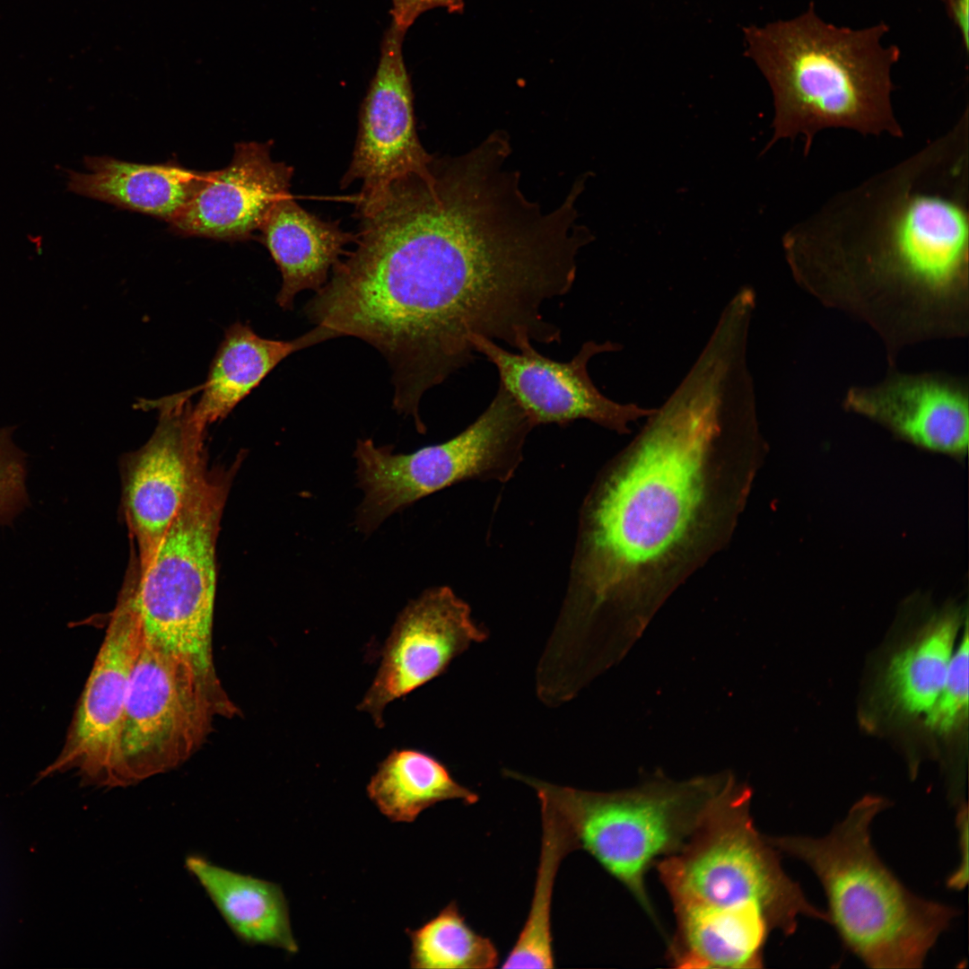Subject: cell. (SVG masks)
Here are the masks:
<instances>
[{"label":"cell","instance_id":"1","mask_svg":"<svg viewBox=\"0 0 969 969\" xmlns=\"http://www.w3.org/2000/svg\"><path fill=\"white\" fill-rule=\"evenodd\" d=\"M429 168L359 215L355 249L305 307L332 337L386 357L394 407L416 425L423 394L474 360L475 336L515 349L558 343L542 310L577 274L565 216L526 196L502 146L483 140Z\"/></svg>","mask_w":969,"mask_h":969},{"label":"cell","instance_id":"2","mask_svg":"<svg viewBox=\"0 0 969 969\" xmlns=\"http://www.w3.org/2000/svg\"><path fill=\"white\" fill-rule=\"evenodd\" d=\"M765 453L749 370L702 352L590 487L559 631L579 644L630 649L729 542Z\"/></svg>","mask_w":969,"mask_h":969},{"label":"cell","instance_id":"3","mask_svg":"<svg viewBox=\"0 0 969 969\" xmlns=\"http://www.w3.org/2000/svg\"><path fill=\"white\" fill-rule=\"evenodd\" d=\"M944 134L825 203L782 239L797 281L892 346L967 329L968 109Z\"/></svg>","mask_w":969,"mask_h":969},{"label":"cell","instance_id":"4","mask_svg":"<svg viewBox=\"0 0 969 969\" xmlns=\"http://www.w3.org/2000/svg\"><path fill=\"white\" fill-rule=\"evenodd\" d=\"M751 796L731 774L685 846L656 864L674 908L677 967L759 968L772 931L794 933L799 916L829 923L756 830Z\"/></svg>","mask_w":969,"mask_h":969},{"label":"cell","instance_id":"5","mask_svg":"<svg viewBox=\"0 0 969 969\" xmlns=\"http://www.w3.org/2000/svg\"><path fill=\"white\" fill-rule=\"evenodd\" d=\"M888 31L884 22L862 29L827 22L813 2L792 19L746 28L747 56L773 97L766 149L801 137L807 153L816 135L830 128L902 137L892 103V70L901 50L883 44Z\"/></svg>","mask_w":969,"mask_h":969},{"label":"cell","instance_id":"6","mask_svg":"<svg viewBox=\"0 0 969 969\" xmlns=\"http://www.w3.org/2000/svg\"><path fill=\"white\" fill-rule=\"evenodd\" d=\"M889 805L868 795L824 837L765 838L814 871L825 893L829 923L867 966L920 968L958 911L912 893L878 857L870 826Z\"/></svg>","mask_w":969,"mask_h":969},{"label":"cell","instance_id":"7","mask_svg":"<svg viewBox=\"0 0 969 969\" xmlns=\"http://www.w3.org/2000/svg\"><path fill=\"white\" fill-rule=\"evenodd\" d=\"M730 774L674 781L659 773L633 788L609 792L533 777L527 783L554 802L578 849L588 851L654 915L645 888L648 870L660 857L685 846Z\"/></svg>","mask_w":969,"mask_h":969},{"label":"cell","instance_id":"8","mask_svg":"<svg viewBox=\"0 0 969 969\" xmlns=\"http://www.w3.org/2000/svg\"><path fill=\"white\" fill-rule=\"evenodd\" d=\"M231 474L206 473L141 571L133 598L144 641L188 663L219 698L229 696L213 658L216 541Z\"/></svg>","mask_w":969,"mask_h":969},{"label":"cell","instance_id":"9","mask_svg":"<svg viewBox=\"0 0 969 969\" xmlns=\"http://www.w3.org/2000/svg\"><path fill=\"white\" fill-rule=\"evenodd\" d=\"M534 424L501 385L487 408L452 439L409 454L359 440L354 453L364 493L355 526L373 532L387 518L419 499L469 479L508 481L523 459Z\"/></svg>","mask_w":969,"mask_h":969},{"label":"cell","instance_id":"10","mask_svg":"<svg viewBox=\"0 0 969 969\" xmlns=\"http://www.w3.org/2000/svg\"><path fill=\"white\" fill-rule=\"evenodd\" d=\"M237 713V706L217 698L188 663L143 638L127 688L117 787L180 766L207 739L214 717Z\"/></svg>","mask_w":969,"mask_h":969},{"label":"cell","instance_id":"11","mask_svg":"<svg viewBox=\"0 0 969 969\" xmlns=\"http://www.w3.org/2000/svg\"><path fill=\"white\" fill-rule=\"evenodd\" d=\"M187 391L142 407L160 411L150 439L130 454L123 469L122 504L137 548L136 567L143 570L187 500L207 473L204 456L205 429L193 417Z\"/></svg>","mask_w":969,"mask_h":969},{"label":"cell","instance_id":"12","mask_svg":"<svg viewBox=\"0 0 969 969\" xmlns=\"http://www.w3.org/2000/svg\"><path fill=\"white\" fill-rule=\"evenodd\" d=\"M130 570L118 596L57 758L39 774L74 772L85 785L117 787L120 732L143 633Z\"/></svg>","mask_w":969,"mask_h":969},{"label":"cell","instance_id":"13","mask_svg":"<svg viewBox=\"0 0 969 969\" xmlns=\"http://www.w3.org/2000/svg\"><path fill=\"white\" fill-rule=\"evenodd\" d=\"M407 31L390 22L380 43L375 74L359 113L358 134L342 188L362 181L358 215L373 209L397 180L428 170L433 155L415 128L413 91L403 57Z\"/></svg>","mask_w":969,"mask_h":969},{"label":"cell","instance_id":"14","mask_svg":"<svg viewBox=\"0 0 969 969\" xmlns=\"http://www.w3.org/2000/svg\"><path fill=\"white\" fill-rule=\"evenodd\" d=\"M476 353L493 363L502 386L521 407L534 426L567 425L586 419L618 434L630 433L629 423L650 416L655 408L633 403L621 404L605 397L594 385L588 371L597 354L618 352L616 342H585L569 362L552 360L538 353L531 341L511 353L493 340L475 336Z\"/></svg>","mask_w":969,"mask_h":969},{"label":"cell","instance_id":"15","mask_svg":"<svg viewBox=\"0 0 969 969\" xmlns=\"http://www.w3.org/2000/svg\"><path fill=\"white\" fill-rule=\"evenodd\" d=\"M487 638V630L473 620L467 603L451 589H426L398 615L358 709L383 727L382 713L388 703L439 677L456 657Z\"/></svg>","mask_w":969,"mask_h":969},{"label":"cell","instance_id":"16","mask_svg":"<svg viewBox=\"0 0 969 969\" xmlns=\"http://www.w3.org/2000/svg\"><path fill=\"white\" fill-rule=\"evenodd\" d=\"M270 143H239L232 159L210 177L169 223L179 234L239 240L259 230L274 205L290 195L293 168L275 162Z\"/></svg>","mask_w":969,"mask_h":969},{"label":"cell","instance_id":"17","mask_svg":"<svg viewBox=\"0 0 969 969\" xmlns=\"http://www.w3.org/2000/svg\"><path fill=\"white\" fill-rule=\"evenodd\" d=\"M845 405L913 445L951 456L967 452L968 395L959 381L895 373L875 386L851 388Z\"/></svg>","mask_w":969,"mask_h":969},{"label":"cell","instance_id":"18","mask_svg":"<svg viewBox=\"0 0 969 969\" xmlns=\"http://www.w3.org/2000/svg\"><path fill=\"white\" fill-rule=\"evenodd\" d=\"M89 172L67 171L69 191L170 223L205 185L211 171L178 163L142 164L87 156Z\"/></svg>","mask_w":969,"mask_h":969},{"label":"cell","instance_id":"19","mask_svg":"<svg viewBox=\"0 0 969 969\" xmlns=\"http://www.w3.org/2000/svg\"><path fill=\"white\" fill-rule=\"evenodd\" d=\"M259 231L282 275L276 301L284 310L292 308L300 292L319 290L344 254V247L355 241V236L338 223L306 211L291 194L274 205Z\"/></svg>","mask_w":969,"mask_h":969},{"label":"cell","instance_id":"20","mask_svg":"<svg viewBox=\"0 0 969 969\" xmlns=\"http://www.w3.org/2000/svg\"><path fill=\"white\" fill-rule=\"evenodd\" d=\"M332 338L323 327L292 340L264 338L246 324L237 322L226 331L210 365L205 381L191 389L201 391L192 406L196 423L206 427L225 418L267 374L291 354Z\"/></svg>","mask_w":969,"mask_h":969},{"label":"cell","instance_id":"21","mask_svg":"<svg viewBox=\"0 0 969 969\" xmlns=\"http://www.w3.org/2000/svg\"><path fill=\"white\" fill-rule=\"evenodd\" d=\"M185 867L240 940L291 954L298 952L288 904L279 885L228 869L198 855L188 856Z\"/></svg>","mask_w":969,"mask_h":969},{"label":"cell","instance_id":"22","mask_svg":"<svg viewBox=\"0 0 969 969\" xmlns=\"http://www.w3.org/2000/svg\"><path fill=\"white\" fill-rule=\"evenodd\" d=\"M366 790L380 812L392 822L411 823L444 800L473 805L479 799L440 760L412 748L393 749L379 764Z\"/></svg>","mask_w":969,"mask_h":969},{"label":"cell","instance_id":"23","mask_svg":"<svg viewBox=\"0 0 969 969\" xmlns=\"http://www.w3.org/2000/svg\"><path fill=\"white\" fill-rule=\"evenodd\" d=\"M542 816V840L530 910L502 968H554L551 904L562 860L578 849L574 837L554 804L537 794Z\"/></svg>","mask_w":969,"mask_h":969},{"label":"cell","instance_id":"24","mask_svg":"<svg viewBox=\"0 0 969 969\" xmlns=\"http://www.w3.org/2000/svg\"><path fill=\"white\" fill-rule=\"evenodd\" d=\"M958 610L945 612L891 661L886 685L897 705L918 714L929 711L944 685L954 641L961 624Z\"/></svg>","mask_w":969,"mask_h":969},{"label":"cell","instance_id":"25","mask_svg":"<svg viewBox=\"0 0 969 969\" xmlns=\"http://www.w3.org/2000/svg\"><path fill=\"white\" fill-rule=\"evenodd\" d=\"M406 932L411 968L488 969L499 963L493 941L472 929L454 901L420 928Z\"/></svg>","mask_w":969,"mask_h":969},{"label":"cell","instance_id":"26","mask_svg":"<svg viewBox=\"0 0 969 969\" xmlns=\"http://www.w3.org/2000/svg\"><path fill=\"white\" fill-rule=\"evenodd\" d=\"M968 629L952 656L947 677L936 702L928 711L926 724L939 733L951 731L968 711Z\"/></svg>","mask_w":969,"mask_h":969},{"label":"cell","instance_id":"27","mask_svg":"<svg viewBox=\"0 0 969 969\" xmlns=\"http://www.w3.org/2000/svg\"><path fill=\"white\" fill-rule=\"evenodd\" d=\"M24 478L22 453L7 432L0 430V524L7 522L24 504Z\"/></svg>","mask_w":969,"mask_h":969},{"label":"cell","instance_id":"28","mask_svg":"<svg viewBox=\"0 0 969 969\" xmlns=\"http://www.w3.org/2000/svg\"><path fill=\"white\" fill-rule=\"evenodd\" d=\"M392 22L408 30L423 13L436 7L446 8L450 13L461 12L464 0H391Z\"/></svg>","mask_w":969,"mask_h":969},{"label":"cell","instance_id":"29","mask_svg":"<svg viewBox=\"0 0 969 969\" xmlns=\"http://www.w3.org/2000/svg\"><path fill=\"white\" fill-rule=\"evenodd\" d=\"M959 810L956 816V825L960 834V847L962 850L961 863L957 869L948 878L947 885L949 887L956 889L963 888L968 879V863H967V852H968V810L967 804L961 803L958 805Z\"/></svg>","mask_w":969,"mask_h":969},{"label":"cell","instance_id":"30","mask_svg":"<svg viewBox=\"0 0 969 969\" xmlns=\"http://www.w3.org/2000/svg\"><path fill=\"white\" fill-rule=\"evenodd\" d=\"M964 48L969 46V0H941Z\"/></svg>","mask_w":969,"mask_h":969}]
</instances>
